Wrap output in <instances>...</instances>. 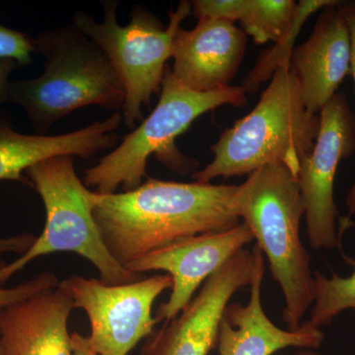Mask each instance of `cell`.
I'll list each match as a JSON object with an SVG mask.
<instances>
[{
    "label": "cell",
    "mask_w": 355,
    "mask_h": 355,
    "mask_svg": "<svg viewBox=\"0 0 355 355\" xmlns=\"http://www.w3.org/2000/svg\"><path fill=\"white\" fill-rule=\"evenodd\" d=\"M294 355H321L319 354H317V352H313V350L311 349H302L300 350V352H298L297 354Z\"/></svg>",
    "instance_id": "26"
},
{
    "label": "cell",
    "mask_w": 355,
    "mask_h": 355,
    "mask_svg": "<svg viewBox=\"0 0 355 355\" xmlns=\"http://www.w3.org/2000/svg\"><path fill=\"white\" fill-rule=\"evenodd\" d=\"M191 4L198 19L237 21L257 44L277 43L284 38L297 7L291 0H196Z\"/></svg>",
    "instance_id": "17"
},
{
    "label": "cell",
    "mask_w": 355,
    "mask_h": 355,
    "mask_svg": "<svg viewBox=\"0 0 355 355\" xmlns=\"http://www.w3.org/2000/svg\"><path fill=\"white\" fill-rule=\"evenodd\" d=\"M338 4L336 0L322 9L309 39L293 50L291 58L305 108L315 116L350 76L352 37Z\"/></svg>",
    "instance_id": "14"
},
{
    "label": "cell",
    "mask_w": 355,
    "mask_h": 355,
    "mask_svg": "<svg viewBox=\"0 0 355 355\" xmlns=\"http://www.w3.org/2000/svg\"><path fill=\"white\" fill-rule=\"evenodd\" d=\"M0 355H6L4 354L3 347H2L1 342H0Z\"/></svg>",
    "instance_id": "27"
},
{
    "label": "cell",
    "mask_w": 355,
    "mask_h": 355,
    "mask_svg": "<svg viewBox=\"0 0 355 355\" xmlns=\"http://www.w3.org/2000/svg\"><path fill=\"white\" fill-rule=\"evenodd\" d=\"M336 0H302L298 2L293 20L286 36L275 43V46L260 60L254 69L248 74L241 87L246 93H254L261 83L272 78L273 73L282 65L291 64L293 44L306 20L317 11L335 3Z\"/></svg>",
    "instance_id": "18"
},
{
    "label": "cell",
    "mask_w": 355,
    "mask_h": 355,
    "mask_svg": "<svg viewBox=\"0 0 355 355\" xmlns=\"http://www.w3.org/2000/svg\"><path fill=\"white\" fill-rule=\"evenodd\" d=\"M247 35L234 23L200 18L193 29L178 30L173 76L186 87L212 92L230 86L246 53Z\"/></svg>",
    "instance_id": "12"
},
{
    "label": "cell",
    "mask_w": 355,
    "mask_h": 355,
    "mask_svg": "<svg viewBox=\"0 0 355 355\" xmlns=\"http://www.w3.org/2000/svg\"><path fill=\"white\" fill-rule=\"evenodd\" d=\"M320 116L305 108L291 64L273 73L251 113L236 121L211 146L214 157L193 173L198 183L216 178L250 175L266 165H284L296 177L301 161L312 151Z\"/></svg>",
    "instance_id": "4"
},
{
    "label": "cell",
    "mask_w": 355,
    "mask_h": 355,
    "mask_svg": "<svg viewBox=\"0 0 355 355\" xmlns=\"http://www.w3.org/2000/svg\"><path fill=\"white\" fill-rule=\"evenodd\" d=\"M35 53L44 58L41 76L9 84L8 103L24 110L36 135L76 110L123 109L125 93L106 53L73 25L40 33Z\"/></svg>",
    "instance_id": "2"
},
{
    "label": "cell",
    "mask_w": 355,
    "mask_h": 355,
    "mask_svg": "<svg viewBox=\"0 0 355 355\" xmlns=\"http://www.w3.org/2000/svg\"><path fill=\"white\" fill-rule=\"evenodd\" d=\"M123 123L121 111L104 121L58 135H24L16 132L8 121L0 119V181L30 183L23 176L32 166L60 155L88 158L113 148L114 130Z\"/></svg>",
    "instance_id": "16"
},
{
    "label": "cell",
    "mask_w": 355,
    "mask_h": 355,
    "mask_svg": "<svg viewBox=\"0 0 355 355\" xmlns=\"http://www.w3.org/2000/svg\"><path fill=\"white\" fill-rule=\"evenodd\" d=\"M253 277L246 305L228 304L219 327L220 355H272L287 347L318 349L323 343L321 329L303 322L297 330L282 329L266 314L261 303V286L265 275V257L258 247L252 250Z\"/></svg>",
    "instance_id": "13"
},
{
    "label": "cell",
    "mask_w": 355,
    "mask_h": 355,
    "mask_svg": "<svg viewBox=\"0 0 355 355\" xmlns=\"http://www.w3.org/2000/svg\"><path fill=\"white\" fill-rule=\"evenodd\" d=\"M73 301L60 288L46 289L0 313L6 355H73L69 319Z\"/></svg>",
    "instance_id": "15"
},
{
    "label": "cell",
    "mask_w": 355,
    "mask_h": 355,
    "mask_svg": "<svg viewBox=\"0 0 355 355\" xmlns=\"http://www.w3.org/2000/svg\"><path fill=\"white\" fill-rule=\"evenodd\" d=\"M46 210V223L27 252L0 268V286L28 263L53 253L71 252L97 268L107 284H128L142 279L110 253L94 218L96 191L87 189L74 169V156L46 159L26 171Z\"/></svg>",
    "instance_id": "6"
},
{
    "label": "cell",
    "mask_w": 355,
    "mask_h": 355,
    "mask_svg": "<svg viewBox=\"0 0 355 355\" xmlns=\"http://www.w3.org/2000/svg\"><path fill=\"white\" fill-rule=\"evenodd\" d=\"M253 241L247 224L240 222L227 230L180 240L130 261L125 268L135 275L163 272L171 277V294L156 317L167 323L181 313L214 273Z\"/></svg>",
    "instance_id": "10"
},
{
    "label": "cell",
    "mask_w": 355,
    "mask_h": 355,
    "mask_svg": "<svg viewBox=\"0 0 355 355\" xmlns=\"http://www.w3.org/2000/svg\"><path fill=\"white\" fill-rule=\"evenodd\" d=\"M253 254L243 249L211 275L179 315L147 338L142 355H209L218 343L224 311L250 286Z\"/></svg>",
    "instance_id": "11"
},
{
    "label": "cell",
    "mask_w": 355,
    "mask_h": 355,
    "mask_svg": "<svg viewBox=\"0 0 355 355\" xmlns=\"http://www.w3.org/2000/svg\"><path fill=\"white\" fill-rule=\"evenodd\" d=\"M320 127L312 151L301 161L296 180L305 209L311 248L338 246L340 210L335 200L336 170L355 151V114L347 97L338 92L320 112Z\"/></svg>",
    "instance_id": "9"
},
{
    "label": "cell",
    "mask_w": 355,
    "mask_h": 355,
    "mask_svg": "<svg viewBox=\"0 0 355 355\" xmlns=\"http://www.w3.org/2000/svg\"><path fill=\"white\" fill-rule=\"evenodd\" d=\"M338 8L342 11L347 25H349L350 37H352V64H350V76L354 81L355 88V0L349 1H338ZM347 211L349 216H355V180L352 188L347 193Z\"/></svg>",
    "instance_id": "22"
},
{
    "label": "cell",
    "mask_w": 355,
    "mask_h": 355,
    "mask_svg": "<svg viewBox=\"0 0 355 355\" xmlns=\"http://www.w3.org/2000/svg\"><path fill=\"white\" fill-rule=\"evenodd\" d=\"M6 265L0 259V268ZM58 286V280L55 273L44 272L39 273L34 279L22 282L11 288L0 287V313L8 306L36 295L39 292L55 288Z\"/></svg>",
    "instance_id": "20"
},
{
    "label": "cell",
    "mask_w": 355,
    "mask_h": 355,
    "mask_svg": "<svg viewBox=\"0 0 355 355\" xmlns=\"http://www.w3.org/2000/svg\"><path fill=\"white\" fill-rule=\"evenodd\" d=\"M34 38L25 33L0 24V58L15 60L20 67L32 62Z\"/></svg>",
    "instance_id": "21"
},
{
    "label": "cell",
    "mask_w": 355,
    "mask_h": 355,
    "mask_svg": "<svg viewBox=\"0 0 355 355\" xmlns=\"http://www.w3.org/2000/svg\"><path fill=\"white\" fill-rule=\"evenodd\" d=\"M120 2L116 0L103 1L101 23L77 11L71 24L94 42L113 64L125 89L123 121L132 128L142 119V108L161 91L173 41L182 22L191 13V4L180 2L176 10L170 12L167 27L140 6L133 7L130 23L121 26L116 18Z\"/></svg>",
    "instance_id": "7"
},
{
    "label": "cell",
    "mask_w": 355,
    "mask_h": 355,
    "mask_svg": "<svg viewBox=\"0 0 355 355\" xmlns=\"http://www.w3.org/2000/svg\"><path fill=\"white\" fill-rule=\"evenodd\" d=\"M314 280V303L307 320L312 326L321 329L345 311L355 309V265L349 277H340L336 273L326 277L315 272Z\"/></svg>",
    "instance_id": "19"
},
{
    "label": "cell",
    "mask_w": 355,
    "mask_h": 355,
    "mask_svg": "<svg viewBox=\"0 0 355 355\" xmlns=\"http://www.w3.org/2000/svg\"><path fill=\"white\" fill-rule=\"evenodd\" d=\"M246 94L241 86L231 85L212 92H198L179 83L171 70L166 69L153 113L97 165L85 170L84 184L102 195L114 193L120 186L123 191L133 190L142 184L153 155L173 171H190L197 164L182 155L175 140L207 112L223 105L244 106Z\"/></svg>",
    "instance_id": "5"
},
{
    "label": "cell",
    "mask_w": 355,
    "mask_h": 355,
    "mask_svg": "<svg viewBox=\"0 0 355 355\" xmlns=\"http://www.w3.org/2000/svg\"><path fill=\"white\" fill-rule=\"evenodd\" d=\"M36 239V236L30 234V233L0 238V256L7 253H13L21 256L29 250Z\"/></svg>",
    "instance_id": "23"
},
{
    "label": "cell",
    "mask_w": 355,
    "mask_h": 355,
    "mask_svg": "<svg viewBox=\"0 0 355 355\" xmlns=\"http://www.w3.org/2000/svg\"><path fill=\"white\" fill-rule=\"evenodd\" d=\"M236 214L251 230L284 299L288 330H297L314 303V272L300 236L305 209L297 180L284 165L270 164L236 188Z\"/></svg>",
    "instance_id": "3"
},
{
    "label": "cell",
    "mask_w": 355,
    "mask_h": 355,
    "mask_svg": "<svg viewBox=\"0 0 355 355\" xmlns=\"http://www.w3.org/2000/svg\"><path fill=\"white\" fill-rule=\"evenodd\" d=\"M83 309L91 327V347L100 355H128L144 338L153 336L159 323L153 316L156 299L172 288L168 275H155L128 284H105L101 279L74 275L58 282Z\"/></svg>",
    "instance_id": "8"
},
{
    "label": "cell",
    "mask_w": 355,
    "mask_h": 355,
    "mask_svg": "<svg viewBox=\"0 0 355 355\" xmlns=\"http://www.w3.org/2000/svg\"><path fill=\"white\" fill-rule=\"evenodd\" d=\"M71 345L73 355H100L91 347L87 336L80 334H71Z\"/></svg>",
    "instance_id": "25"
},
{
    "label": "cell",
    "mask_w": 355,
    "mask_h": 355,
    "mask_svg": "<svg viewBox=\"0 0 355 355\" xmlns=\"http://www.w3.org/2000/svg\"><path fill=\"white\" fill-rule=\"evenodd\" d=\"M236 188L148 178L133 190L96 193L93 214L110 253L125 266L180 240L238 225Z\"/></svg>",
    "instance_id": "1"
},
{
    "label": "cell",
    "mask_w": 355,
    "mask_h": 355,
    "mask_svg": "<svg viewBox=\"0 0 355 355\" xmlns=\"http://www.w3.org/2000/svg\"><path fill=\"white\" fill-rule=\"evenodd\" d=\"M20 67L15 60L0 58V105L8 103L9 76L16 67Z\"/></svg>",
    "instance_id": "24"
}]
</instances>
